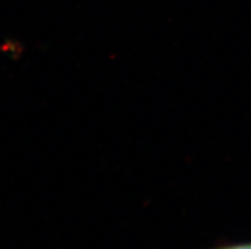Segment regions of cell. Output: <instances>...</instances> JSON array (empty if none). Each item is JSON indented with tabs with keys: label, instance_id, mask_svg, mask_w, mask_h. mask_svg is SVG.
<instances>
[{
	"label": "cell",
	"instance_id": "cell-1",
	"mask_svg": "<svg viewBox=\"0 0 251 249\" xmlns=\"http://www.w3.org/2000/svg\"><path fill=\"white\" fill-rule=\"evenodd\" d=\"M214 249H251V243H241V244H231V246H223L220 248Z\"/></svg>",
	"mask_w": 251,
	"mask_h": 249
}]
</instances>
